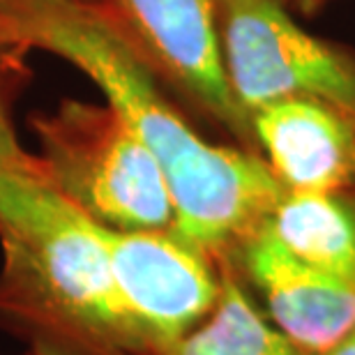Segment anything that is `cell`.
Returning <instances> with one entry per match:
<instances>
[{
    "label": "cell",
    "mask_w": 355,
    "mask_h": 355,
    "mask_svg": "<svg viewBox=\"0 0 355 355\" xmlns=\"http://www.w3.org/2000/svg\"><path fill=\"white\" fill-rule=\"evenodd\" d=\"M231 90L250 113L284 97L325 104L355 127V53L295 24L284 0H217Z\"/></svg>",
    "instance_id": "277c9868"
},
{
    "label": "cell",
    "mask_w": 355,
    "mask_h": 355,
    "mask_svg": "<svg viewBox=\"0 0 355 355\" xmlns=\"http://www.w3.org/2000/svg\"><path fill=\"white\" fill-rule=\"evenodd\" d=\"M233 259L270 321L307 355L328 353L355 330L353 284L293 257L268 226Z\"/></svg>",
    "instance_id": "52a82bcc"
},
{
    "label": "cell",
    "mask_w": 355,
    "mask_h": 355,
    "mask_svg": "<svg viewBox=\"0 0 355 355\" xmlns=\"http://www.w3.org/2000/svg\"><path fill=\"white\" fill-rule=\"evenodd\" d=\"M0 171H14V173H28L42 178L40 157L28 155L21 148L17 134H14L10 120H7L5 104H0Z\"/></svg>",
    "instance_id": "8fae6325"
},
{
    "label": "cell",
    "mask_w": 355,
    "mask_h": 355,
    "mask_svg": "<svg viewBox=\"0 0 355 355\" xmlns=\"http://www.w3.org/2000/svg\"><path fill=\"white\" fill-rule=\"evenodd\" d=\"M113 277L148 355L168 349L215 309L219 266L171 229L120 231L104 226Z\"/></svg>",
    "instance_id": "8992f818"
},
{
    "label": "cell",
    "mask_w": 355,
    "mask_h": 355,
    "mask_svg": "<svg viewBox=\"0 0 355 355\" xmlns=\"http://www.w3.org/2000/svg\"><path fill=\"white\" fill-rule=\"evenodd\" d=\"M90 3H99V5H106L111 10V0H90Z\"/></svg>",
    "instance_id": "9a60e30c"
},
{
    "label": "cell",
    "mask_w": 355,
    "mask_h": 355,
    "mask_svg": "<svg viewBox=\"0 0 355 355\" xmlns=\"http://www.w3.org/2000/svg\"><path fill=\"white\" fill-rule=\"evenodd\" d=\"M330 3H335V0H291V5H293L297 12H302L304 17H311V14L321 12L323 7H328Z\"/></svg>",
    "instance_id": "4fadbf2b"
},
{
    "label": "cell",
    "mask_w": 355,
    "mask_h": 355,
    "mask_svg": "<svg viewBox=\"0 0 355 355\" xmlns=\"http://www.w3.org/2000/svg\"><path fill=\"white\" fill-rule=\"evenodd\" d=\"M111 12L162 81L240 148L259 153L252 116L240 106L226 76L217 0H111Z\"/></svg>",
    "instance_id": "5b68a950"
},
{
    "label": "cell",
    "mask_w": 355,
    "mask_h": 355,
    "mask_svg": "<svg viewBox=\"0 0 355 355\" xmlns=\"http://www.w3.org/2000/svg\"><path fill=\"white\" fill-rule=\"evenodd\" d=\"M0 31L81 69L150 148L173 201L171 231L215 261L263 231L286 194L247 148L208 144L162 90V79L106 5L90 0H0Z\"/></svg>",
    "instance_id": "6da1fadb"
},
{
    "label": "cell",
    "mask_w": 355,
    "mask_h": 355,
    "mask_svg": "<svg viewBox=\"0 0 355 355\" xmlns=\"http://www.w3.org/2000/svg\"><path fill=\"white\" fill-rule=\"evenodd\" d=\"M217 266L222 293L215 309L182 339L155 355H307L263 314L236 259H222Z\"/></svg>",
    "instance_id": "30bf717a"
},
{
    "label": "cell",
    "mask_w": 355,
    "mask_h": 355,
    "mask_svg": "<svg viewBox=\"0 0 355 355\" xmlns=\"http://www.w3.org/2000/svg\"><path fill=\"white\" fill-rule=\"evenodd\" d=\"M323 355H355V330L351 332L349 337H344L335 349H330L328 353Z\"/></svg>",
    "instance_id": "5bb4252c"
},
{
    "label": "cell",
    "mask_w": 355,
    "mask_h": 355,
    "mask_svg": "<svg viewBox=\"0 0 355 355\" xmlns=\"http://www.w3.org/2000/svg\"><path fill=\"white\" fill-rule=\"evenodd\" d=\"M268 231L307 266L355 286V187L286 191Z\"/></svg>",
    "instance_id": "9c48e42d"
},
{
    "label": "cell",
    "mask_w": 355,
    "mask_h": 355,
    "mask_svg": "<svg viewBox=\"0 0 355 355\" xmlns=\"http://www.w3.org/2000/svg\"><path fill=\"white\" fill-rule=\"evenodd\" d=\"M31 125L42 148V178L95 222L120 231L173 226L159 162L109 102L62 99Z\"/></svg>",
    "instance_id": "3957f363"
},
{
    "label": "cell",
    "mask_w": 355,
    "mask_h": 355,
    "mask_svg": "<svg viewBox=\"0 0 355 355\" xmlns=\"http://www.w3.org/2000/svg\"><path fill=\"white\" fill-rule=\"evenodd\" d=\"M0 286L102 355H148L113 277L104 224L40 175L0 171Z\"/></svg>",
    "instance_id": "7a4b0ae2"
},
{
    "label": "cell",
    "mask_w": 355,
    "mask_h": 355,
    "mask_svg": "<svg viewBox=\"0 0 355 355\" xmlns=\"http://www.w3.org/2000/svg\"><path fill=\"white\" fill-rule=\"evenodd\" d=\"M26 49L14 44L7 35L0 31V104L7 102V97L19 88L21 76L28 69L24 65Z\"/></svg>",
    "instance_id": "7c38bea8"
},
{
    "label": "cell",
    "mask_w": 355,
    "mask_h": 355,
    "mask_svg": "<svg viewBox=\"0 0 355 355\" xmlns=\"http://www.w3.org/2000/svg\"><path fill=\"white\" fill-rule=\"evenodd\" d=\"M259 155L286 191L355 187V127L314 99L284 97L252 111Z\"/></svg>",
    "instance_id": "ba28073f"
}]
</instances>
